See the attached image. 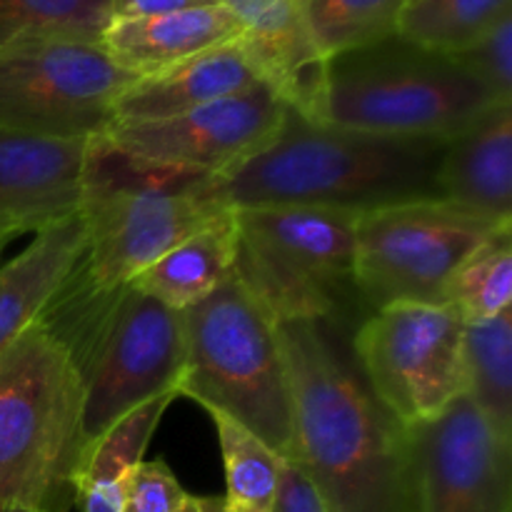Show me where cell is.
Segmentation results:
<instances>
[{
	"label": "cell",
	"instance_id": "1",
	"mask_svg": "<svg viewBox=\"0 0 512 512\" xmlns=\"http://www.w3.org/2000/svg\"><path fill=\"white\" fill-rule=\"evenodd\" d=\"M353 328L328 320L278 323L293 390V450L325 512H415L410 430L368 385Z\"/></svg>",
	"mask_w": 512,
	"mask_h": 512
},
{
	"label": "cell",
	"instance_id": "2",
	"mask_svg": "<svg viewBox=\"0 0 512 512\" xmlns=\"http://www.w3.org/2000/svg\"><path fill=\"white\" fill-rule=\"evenodd\" d=\"M445 140H400L315 123L288 108L278 133L238 168L208 180L225 208L310 205L350 213L440 198Z\"/></svg>",
	"mask_w": 512,
	"mask_h": 512
},
{
	"label": "cell",
	"instance_id": "3",
	"mask_svg": "<svg viewBox=\"0 0 512 512\" xmlns=\"http://www.w3.org/2000/svg\"><path fill=\"white\" fill-rule=\"evenodd\" d=\"M38 323L68 350L83 380L85 448L130 410L178 395L185 368L183 310L133 285L98 290L68 275Z\"/></svg>",
	"mask_w": 512,
	"mask_h": 512
},
{
	"label": "cell",
	"instance_id": "4",
	"mask_svg": "<svg viewBox=\"0 0 512 512\" xmlns=\"http://www.w3.org/2000/svg\"><path fill=\"white\" fill-rule=\"evenodd\" d=\"M498 100L450 55L400 35L323 63L305 118L400 140H453Z\"/></svg>",
	"mask_w": 512,
	"mask_h": 512
},
{
	"label": "cell",
	"instance_id": "5",
	"mask_svg": "<svg viewBox=\"0 0 512 512\" xmlns=\"http://www.w3.org/2000/svg\"><path fill=\"white\" fill-rule=\"evenodd\" d=\"M85 390L40 323L0 353V508L70 512L85 455Z\"/></svg>",
	"mask_w": 512,
	"mask_h": 512
},
{
	"label": "cell",
	"instance_id": "6",
	"mask_svg": "<svg viewBox=\"0 0 512 512\" xmlns=\"http://www.w3.org/2000/svg\"><path fill=\"white\" fill-rule=\"evenodd\" d=\"M210 175L140 163L90 140L80 210L88 243L70 278L113 290L130 285L170 248L203 228L225 208L210 195Z\"/></svg>",
	"mask_w": 512,
	"mask_h": 512
},
{
	"label": "cell",
	"instance_id": "7",
	"mask_svg": "<svg viewBox=\"0 0 512 512\" xmlns=\"http://www.w3.org/2000/svg\"><path fill=\"white\" fill-rule=\"evenodd\" d=\"M185 368L178 395L220 413L273 448L293 450V390L278 323L230 275L183 310Z\"/></svg>",
	"mask_w": 512,
	"mask_h": 512
},
{
	"label": "cell",
	"instance_id": "8",
	"mask_svg": "<svg viewBox=\"0 0 512 512\" xmlns=\"http://www.w3.org/2000/svg\"><path fill=\"white\" fill-rule=\"evenodd\" d=\"M355 218L310 205L235 208L238 253L233 275L275 323L328 320L353 328Z\"/></svg>",
	"mask_w": 512,
	"mask_h": 512
},
{
	"label": "cell",
	"instance_id": "9",
	"mask_svg": "<svg viewBox=\"0 0 512 512\" xmlns=\"http://www.w3.org/2000/svg\"><path fill=\"white\" fill-rule=\"evenodd\" d=\"M498 223L443 198L408 200L355 218V288L368 313L395 303L448 305L453 275Z\"/></svg>",
	"mask_w": 512,
	"mask_h": 512
},
{
	"label": "cell",
	"instance_id": "10",
	"mask_svg": "<svg viewBox=\"0 0 512 512\" xmlns=\"http://www.w3.org/2000/svg\"><path fill=\"white\" fill-rule=\"evenodd\" d=\"M135 80L100 43L38 38L0 50V130L45 140H93Z\"/></svg>",
	"mask_w": 512,
	"mask_h": 512
},
{
	"label": "cell",
	"instance_id": "11",
	"mask_svg": "<svg viewBox=\"0 0 512 512\" xmlns=\"http://www.w3.org/2000/svg\"><path fill=\"white\" fill-rule=\"evenodd\" d=\"M463 328L450 305L395 303L368 313L350 333L360 373L408 430L463 395Z\"/></svg>",
	"mask_w": 512,
	"mask_h": 512
},
{
	"label": "cell",
	"instance_id": "12",
	"mask_svg": "<svg viewBox=\"0 0 512 512\" xmlns=\"http://www.w3.org/2000/svg\"><path fill=\"white\" fill-rule=\"evenodd\" d=\"M285 113L288 103L268 83H260L178 115L110 120L100 138L140 163L215 178L263 150Z\"/></svg>",
	"mask_w": 512,
	"mask_h": 512
},
{
	"label": "cell",
	"instance_id": "13",
	"mask_svg": "<svg viewBox=\"0 0 512 512\" xmlns=\"http://www.w3.org/2000/svg\"><path fill=\"white\" fill-rule=\"evenodd\" d=\"M415 512H512V445L465 395L410 428Z\"/></svg>",
	"mask_w": 512,
	"mask_h": 512
},
{
	"label": "cell",
	"instance_id": "14",
	"mask_svg": "<svg viewBox=\"0 0 512 512\" xmlns=\"http://www.w3.org/2000/svg\"><path fill=\"white\" fill-rule=\"evenodd\" d=\"M90 140L0 130V238L38 233L80 208Z\"/></svg>",
	"mask_w": 512,
	"mask_h": 512
},
{
	"label": "cell",
	"instance_id": "15",
	"mask_svg": "<svg viewBox=\"0 0 512 512\" xmlns=\"http://www.w3.org/2000/svg\"><path fill=\"white\" fill-rule=\"evenodd\" d=\"M243 23L240 45L260 78L305 115L318 90L323 63L303 20L300 0H220Z\"/></svg>",
	"mask_w": 512,
	"mask_h": 512
},
{
	"label": "cell",
	"instance_id": "16",
	"mask_svg": "<svg viewBox=\"0 0 512 512\" xmlns=\"http://www.w3.org/2000/svg\"><path fill=\"white\" fill-rule=\"evenodd\" d=\"M240 35L243 23L238 15L228 5L210 3L153 18L108 20L100 35V48L115 65L143 78L210 48L240 40Z\"/></svg>",
	"mask_w": 512,
	"mask_h": 512
},
{
	"label": "cell",
	"instance_id": "17",
	"mask_svg": "<svg viewBox=\"0 0 512 512\" xmlns=\"http://www.w3.org/2000/svg\"><path fill=\"white\" fill-rule=\"evenodd\" d=\"M265 83L240 40L135 78L113 105V120H150L178 115L230 98Z\"/></svg>",
	"mask_w": 512,
	"mask_h": 512
},
{
	"label": "cell",
	"instance_id": "18",
	"mask_svg": "<svg viewBox=\"0 0 512 512\" xmlns=\"http://www.w3.org/2000/svg\"><path fill=\"white\" fill-rule=\"evenodd\" d=\"M440 198L512 223V103H498L445 145Z\"/></svg>",
	"mask_w": 512,
	"mask_h": 512
},
{
	"label": "cell",
	"instance_id": "19",
	"mask_svg": "<svg viewBox=\"0 0 512 512\" xmlns=\"http://www.w3.org/2000/svg\"><path fill=\"white\" fill-rule=\"evenodd\" d=\"M85 243L88 223L78 208L38 230L23 253L0 265V353L38 323L83 258Z\"/></svg>",
	"mask_w": 512,
	"mask_h": 512
},
{
	"label": "cell",
	"instance_id": "20",
	"mask_svg": "<svg viewBox=\"0 0 512 512\" xmlns=\"http://www.w3.org/2000/svg\"><path fill=\"white\" fill-rule=\"evenodd\" d=\"M235 253H238V220L233 208L180 240L130 285L168 308L185 310L208 298L233 275Z\"/></svg>",
	"mask_w": 512,
	"mask_h": 512
},
{
	"label": "cell",
	"instance_id": "21",
	"mask_svg": "<svg viewBox=\"0 0 512 512\" xmlns=\"http://www.w3.org/2000/svg\"><path fill=\"white\" fill-rule=\"evenodd\" d=\"M175 398L178 395H160L130 410L85 448L83 463L75 475V510L123 512L130 480L138 465L143 463V455L160 418Z\"/></svg>",
	"mask_w": 512,
	"mask_h": 512
},
{
	"label": "cell",
	"instance_id": "22",
	"mask_svg": "<svg viewBox=\"0 0 512 512\" xmlns=\"http://www.w3.org/2000/svg\"><path fill=\"white\" fill-rule=\"evenodd\" d=\"M463 395L512 445V308L463 328Z\"/></svg>",
	"mask_w": 512,
	"mask_h": 512
},
{
	"label": "cell",
	"instance_id": "23",
	"mask_svg": "<svg viewBox=\"0 0 512 512\" xmlns=\"http://www.w3.org/2000/svg\"><path fill=\"white\" fill-rule=\"evenodd\" d=\"M218 430L225 470L228 512H273L278 503L285 458L255 438L250 430L220 413H210Z\"/></svg>",
	"mask_w": 512,
	"mask_h": 512
},
{
	"label": "cell",
	"instance_id": "24",
	"mask_svg": "<svg viewBox=\"0 0 512 512\" xmlns=\"http://www.w3.org/2000/svg\"><path fill=\"white\" fill-rule=\"evenodd\" d=\"M512 13V0H408L398 35L440 55H455Z\"/></svg>",
	"mask_w": 512,
	"mask_h": 512
},
{
	"label": "cell",
	"instance_id": "25",
	"mask_svg": "<svg viewBox=\"0 0 512 512\" xmlns=\"http://www.w3.org/2000/svg\"><path fill=\"white\" fill-rule=\"evenodd\" d=\"M310 40L323 60L398 35L408 0H300Z\"/></svg>",
	"mask_w": 512,
	"mask_h": 512
},
{
	"label": "cell",
	"instance_id": "26",
	"mask_svg": "<svg viewBox=\"0 0 512 512\" xmlns=\"http://www.w3.org/2000/svg\"><path fill=\"white\" fill-rule=\"evenodd\" d=\"M448 305L463 323H478L512 305V225L495 230L453 275Z\"/></svg>",
	"mask_w": 512,
	"mask_h": 512
},
{
	"label": "cell",
	"instance_id": "27",
	"mask_svg": "<svg viewBox=\"0 0 512 512\" xmlns=\"http://www.w3.org/2000/svg\"><path fill=\"white\" fill-rule=\"evenodd\" d=\"M108 20L93 0H0V50L38 38L100 43Z\"/></svg>",
	"mask_w": 512,
	"mask_h": 512
},
{
	"label": "cell",
	"instance_id": "28",
	"mask_svg": "<svg viewBox=\"0 0 512 512\" xmlns=\"http://www.w3.org/2000/svg\"><path fill=\"white\" fill-rule=\"evenodd\" d=\"M498 103H512V13L500 18L470 48L450 55Z\"/></svg>",
	"mask_w": 512,
	"mask_h": 512
},
{
	"label": "cell",
	"instance_id": "29",
	"mask_svg": "<svg viewBox=\"0 0 512 512\" xmlns=\"http://www.w3.org/2000/svg\"><path fill=\"white\" fill-rule=\"evenodd\" d=\"M190 493L163 460H143L123 500V512H180Z\"/></svg>",
	"mask_w": 512,
	"mask_h": 512
},
{
	"label": "cell",
	"instance_id": "30",
	"mask_svg": "<svg viewBox=\"0 0 512 512\" xmlns=\"http://www.w3.org/2000/svg\"><path fill=\"white\" fill-rule=\"evenodd\" d=\"M273 512H325L308 480L288 460H285L278 503H275Z\"/></svg>",
	"mask_w": 512,
	"mask_h": 512
},
{
	"label": "cell",
	"instance_id": "31",
	"mask_svg": "<svg viewBox=\"0 0 512 512\" xmlns=\"http://www.w3.org/2000/svg\"><path fill=\"white\" fill-rule=\"evenodd\" d=\"M218 0H110L108 15L110 20H130V18H153V15L175 13V10L198 8Z\"/></svg>",
	"mask_w": 512,
	"mask_h": 512
},
{
	"label": "cell",
	"instance_id": "32",
	"mask_svg": "<svg viewBox=\"0 0 512 512\" xmlns=\"http://www.w3.org/2000/svg\"><path fill=\"white\" fill-rule=\"evenodd\" d=\"M180 512H228L223 495H188Z\"/></svg>",
	"mask_w": 512,
	"mask_h": 512
},
{
	"label": "cell",
	"instance_id": "33",
	"mask_svg": "<svg viewBox=\"0 0 512 512\" xmlns=\"http://www.w3.org/2000/svg\"><path fill=\"white\" fill-rule=\"evenodd\" d=\"M13 238H0V258H3V253H5V248H8V243Z\"/></svg>",
	"mask_w": 512,
	"mask_h": 512
},
{
	"label": "cell",
	"instance_id": "34",
	"mask_svg": "<svg viewBox=\"0 0 512 512\" xmlns=\"http://www.w3.org/2000/svg\"><path fill=\"white\" fill-rule=\"evenodd\" d=\"M93 3H95V5H100V8H103V10H108V3H110V0H93Z\"/></svg>",
	"mask_w": 512,
	"mask_h": 512
},
{
	"label": "cell",
	"instance_id": "35",
	"mask_svg": "<svg viewBox=\"0 0 512 512\" xmlns=\"http://www.w3.org/2000/svg\"><path fill=\"white\" fill-rule=\"evenodd\" d=\"M0 512H28V510H18V508H0Z\"/></svg>",
	"mask_w": 512,
	"mask_h": 512
},
{
	"label": "cell",
	"instance_id": "36",
	"mask_svg": "<svg viewBox=\"0 0 512 512\" xmlns=\"http://www.w3.org/2000/svg\"><path fill=\"white\" fill-rule=\"evenodd\" d=\"M218 3H220V0H218Z\"/></svg>",
	"mask_w": 512,
	"mask_h": 512
}]
</instances>
